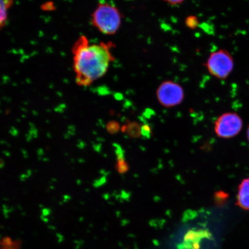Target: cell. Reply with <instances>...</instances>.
I'll return each instance as SVG.
<instances>
[{
  "label": "cell",
  "instance_id": "8fae6325",
  "mask_svg": "<svg viewBox=\"0 0 249 249\" xmlns=\"http://www.w3.org/2000/svg\"><path fill=\"white\" fill-rule=\"evenodd\" d=\"M108 132L111 134L117 133L120 129V124L116 121H111L107 125Z\"/></svg>",
  "mask_w": 249,
  "mask_h": 249
},
{
  "label": "cell",
  "instance_id": "7c38bea8",
  "mask_svg": "<svg viewBox=\"0 0 249 249\" xmlns=\"http://www.w3.org/2000/svg\"><path fill=\"white\" fill-rule=\"evenodd\" d=\"M186 24L191 29H195L198 25V21L197 18L195 17H190L187 18Z\"/></svg>",
  "mask_w": 249,
  "mask_h": 249
},
{
  "label": "cell",
  "instance_id": "30bf717a",
  "mask_svg": "<svg viewBox=\"0 0 249 249\" xmlns=\"http://www.w3.org/2000/svg\"><path fill=\"white\" fill-rule=\"evenodd\" d=\"M116 168L118 172L121 174L126 173L129 169L128 164L124 160L123 158H119Z\"/></svg>",
  "mask_w": 249,
  "mask_h": 249
},
{
  "label": "cell",
  "instance_id": "3957f363",
  "mask_svg": "<svg viewBox=\"0 0 249 249\" xmlns=\"http://www.w3.org/2000/svg\"><path fill=\"white\" fill-rule=\"evenodd\" d=\"M205 65L212 76L218 79L225 80L232 72L235 62L230 52L220 49L212 53Z\"/></svg>",
  "mask_w": 249,
  "mask_h": 249
},
{
  "label": "cell",
  "instance_id": "9a60e30c",
  "mask_svg": "<svg viewBox=\"0 0 249 249\" xmlns=\"http://www.w3.org/2000/svg\"><path fill=\"white\" fill-rule=\"evenodd\" d=\"M4 166V161L0 159V168Z\"/></svg>",
  "mask_w": 249,
  "mask_h": 249
},
{
  "label": "cell",
  "instance_id": "277c9868",
  "mask_svg": "<svg viewBox=\"0 0 249 249\" xmlns=\"http://www.w3.org/2000/svg\"><path fill=\"white\" fill-rule=\"evenodd\" d=\"M242 127L241 117L233 112H229L217 118L214 124V131L219 138L230 139L238 135Z\"/></svg>",
  "mask_w": 249,
  "mask_h": 249
},
{
  "label": "cell",
  "instance_id": "5b68a950",
  "mask_svg": "<svg viewBox=\"0 0 249 249\" xmlns=\"http://www.w3.org/2000/svg\"><path fill=\"white\" fill-rule=\"evenodd\" d=\"M157 98L163 107H171L181 104L184 91L179 84L167 80L160 84L157 91Z\"/></svg>",
  "mask_w": 249,
  "mask_h": 249
},
{
  "label": "cell",
  "instance_id": "7a4b0ae2",
  "mask_svg": "<svg viewBox=\"0 0 249 249\" xmlns=\"http://www.w3.org/2000/svg\"><path fill=\"white\" fill-rule=\"evenodd\" d=\"M91 22L101 33L113 35L120 29L122 15L115 6L101 3L92 14Z\"/></svg>",
  "mask_w": 249,
  "mask_h": 249
},
{
  "label": "cell",
  "instance_id": "8992f818",
  "mask_svg": "<svg viewBox=\"0 0 249 249\" xmlns=\"http://www.w3.org/2000/svg\"><path fill=\"white\" fill-rule=\"evenodd\" d=\"M209 235V232L206 231H190L185 236L182 247L185 249H198L201 238Z\"/></svg>",
  "mask_w": 249,
  "mask_h": 249
},
{
  "label": "cell",
  "instance_id": "4fadbf2b",
  "mask_svg": "<svg viewBox=\"0 0 249 249\" xmlns=\"http://www.w3.org/2000/svg\"><path fill=\"white\" fill-rule=\"evenodd\" d=\"M142 134L143 136L146 137V138H149L151 135V128L148 124H144L142 127Z\"/></svg>",
  "mask_w": 249,
  "mask_h": 249
},
{
  "label": "cell",
  "instance_id": "5bb4252c",
  "mask_svg": "<svg viewBox=\"0 0 249 249\" xmlns=\"http://www.w3.org/2000/svg\"><path fill=\"white\" fill-rule=\"evenodd\" d=\"M164 1L171 5H178L181 4L182 2L184 1V0H164Z\"/></svg>",
  "mask_w": 249,
  "mask_h": 249
},
{
  "label": "cell",
  "instance_id": "9c48e42d",
  "mask_svg": "<svg viewBox=\"0 0 249 249\" xmlns=\"http://www.w3.org/2000/svg\"><path fill=\"white\" fill-rule=\"evenodd\" d=\"M126 129L128 132L129 135L133 137L138 136L139 134H142V128H140L138 124H130Z\"/></svg>",
  "mask_w": 249,
  "mask_h": 249
},
{
  "label": "cell",
  "instance_id": "6da1fadb",
  "mask_svg": "<svg viewBox=\"0 0 249 249\" xmlns=\"http://www.w3.org/2000/svg\"><path fill=\"white\" fill-rule=\"evenodd\" d=\"M114 47L112 42L91 44L84 36L76 40L71 52L77 85L89 86L107 73L110 64L115 60L111 52Z\"/></svg>",
  "mask_w": 249,
  "mask_h": 249
},
{
  "label": "cell",
  "instance_id": "52a82bcc",
  "mask_svg": "<svg viewBox=\"0 0 249 249\" xmlns=\"http://www.w3.org/2000/svg\"><path fill=\"white\" fill-rule=\"evenodd\" d=\"M236 204L243 210H249V178L243 180L238 186Z\"/></svg>",
  "mask_w": 249,
  "mask_h": 249
},
{
  "label": "cell",
  "instance_id": "2e32d148",
  "mask_svg": "<svg viewBox=\"0 0 249 249\" xmlns=\"http://www.w3.org/2000/svg\"><path fill=\"white\" fill-rule=\"evenodd\" d=\"M247 139L248 140V141L249 142V125L247 129Z\"/></svg>",
  "mask_w": 249,
  "mask_h": 249
},
{
  "label": "cell",
  "instance_id": "ba28073f",
  "mask_svg": "<svg viewBox=\"0 0 249 249\" xmlns=\"http://www.w3.org/2000/svg\"><path fill=\"white\" fill-rule=\"evenodd\" d=\"M13 3L14 0H0V30L7 23L8 11Z\"/></svg>",
  "mask_w": 249,
  "mask_h": 249
}]
</instances>
